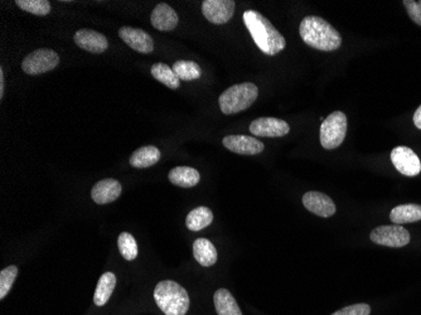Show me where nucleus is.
I'll use <instances>...</instances> for the list:
<instances>
[{
  "label": "nucleus",
  "mask_w": 421,
  "mask_h": 315,
  "mask_svg": "<svg viewBox=\"0 0 421 315\" xmlns=\"http://www.w3.org/2000/svg\"><path fill=\"white\" fill-rule=\"evenodd\" d=\"M244 22L259 49L265 54L275 56L287 46L285 38L263 14L255 11H246Z\"/></svg>",
  "instance_id": "f257e3e1"
},
{
  "label": "nucleus",
  "mask_w": 421,
  "mask_h": 315,
  "mask_svg": "<svg viewBox=\"0 0 421 315\" xmlns=\"http://www.w3.org/2000/svg\"><path fill=\"white\" fill-rule=\"evenodd\" d=\"M299 33L305 44L318 51L331 52L342 44V37L331 24L316 16L305 17L299 25Z\"/></svg>",
  "instance_id": "f03ea898"
},
{
  "label": "nucleus",
  "mask_w": 421,
  "mask_h": 315,
  "mask_svg": "<svg viewBox=\"0 0 421 315\" xmlns=\"http://www.w3.org/2000/svg\"><path fill=\"white\" fill-rule=\"evenodd\" d=\"M154 300L165 315H186L191 304L187 290L172 280H163L157 284Z\"/></svg>",
  "instance_id": "7ed1b4c3"
},
{
  "label": "nucleus",
  "mask_w": 421,
  "mask_h": 315,
  "mask_svg": "<svg viewBox=\"0 0 421 315\" xmlns=\"http://www.w3.org/2000/svg\"><path fill=\"white\" fill-rule=\"evenodd\" d=\"M258 96V86L251 82H244L231 86L220 95L218 104L225 115H234L249 109L256 101Z\"/></svg>",
  "instance_id": "20e7f679"
},
{
  "label": "nucleus",
  "mask_w": 421,
  "mask_h": 315,
  "mask_svg": "<svg viewBox=\"0 0 421 315\" xmlns=\"http://www.w3.org/2000/svg\"><path fill=\"white\" fill-rule=\"evenodd\" d=\"M321 138V145L332 150L336 149L345 141L347 134V117L342 111H334L321 125L319 131Z\"/></svg>",
  "instance_id": "39448f33"
},
{
  "label": "nucleus",
  "mask_w": 421,
  "mask_h": 315,
  "mask_svg": "<svg viewBox=\"0 0 421 315\" xmlns=\"http://www.w3.org/2000/svg\"><path fill=\"white\" fill-rule=\"evenodd\" d=\"M59 64V56L49 48L35 49L22 62V70L30 76H38L54 70Z\"/></svg>",
  "instance_id": "423d86ee"
},
{
  "label": "nucleus",
  "mask_w": 421,
  "mask_h": 315,
  "mask_svg": "<svg viewBox=\"0 0 421 315\" xmlns=\"http://www.w3.org/2000/svg\"><path fill=\"white\" fill-rule=\"evenodd\" d=\"M371 241L377 245L386 246V247H404L409 245V231L403 226H380L374 228L369 234Z\"/></svg>",
  "instance_id": "0eeeda50"
},
{
  "label": "nucleus",
  "mask_w": 421,
  "mask_h": 315,
  "mask_svg": "<svg viewBox=\"0 0 421 315\" xmlns=\"http://www.w3.org/2000/svg\"><path fill=\"white\" fill-rule=\"evenodd\" d=\"M391 162L395 168L406 177L420 174L421 162L416 153L408 146H398L391 152Z\"/></svg>",
  "instance_id": "6e6552de"
},
{
  "label": "nucleus",
  "mask_w": 421,
  "mask_h": 315,
  "mask_svg": "<svg viewBox=\"0 0 421 315\" xmlns=\"http://www.w3.org/2000/svg\"><path fill=\"white\" fill-rule=\"evenodd\" d=\"M202 13L206 19L213 24H225L234 17V0H205Z\"/></svg>",
  "instance_id": "1a4fd4ad"
},
{
  "label": "nucleus",
  "mask_w": 421,
  "mask_h": 315,
  "mask_svg": "<svg viewBox=\"0 0 421 315\" xmlns=\"http://www.w3.org/2000/svg\"><path fill=\"white\" fill-rule=\"evenodd\" d=\"M289 131L287 121L276 117H259L250 124V133L263 138H281Z\"/></svg>",
  "instance_id": "9d476101"
},
{
  "label": "nucleus",
  "mask_w": 421,
  "mask_h": 315,
  "mask_svg": "<svg viewBox=\"0 0 421 315\" xmlns=\"http://www.w3.org/2000/svg\"><path fill=\"white\" fill-rule=\"evenodd\" d=\"M223 144L230 152L240 155H256L265 148L263 143L250 135H228L223 138Z\"/></svg>",
  "instance_id": "9b49d317"
},
{
  "label": "nucleus",
  "mask_w": 421,
  "mask_h": 315,
  "mask_svg": "<svg viewBox=\"0 0 421 315\" xmlns=\"http://www.w3.org/2000/svg\"><path fill=\"white\" fill-rule=\"evenodd\" d=\"M119 37L136 52L148 54L152 53L154 49L152 37L139 28L121 27L119 30Z\"/></svg>",
  "instance_id": "f8f14e48"
},
{
  "label": "nucleus",
  "mask_w": 421,
  "mask_h": 315,
  "mask_svg": "<svg viewBox=\"0 0 421 315\" xmlns=\"http://www.w3.org/2000/svg\"><path fill=\"white\" fill-rule=\"evenodd\" d=\"M303 205L305 208L314 213L316 216L327 217L333 216L336 213V205L332 198L321 192H307L303 196Z\"/></svg>",
  "instance_id": "ddd939ff"
},
{
  "label": "nucleus",
  "mask_w": 421,
  "mask_h": 315,
  "mask_svg": "<svg viewBox=\"0 0 421 315\" xmlns=\"http://www.w3.org/2000/svg\"><path fill=\"white\" fill-rule=\"evenodd\" d=\"M75 43L82 49L96 54L105 52L109 47V42L105 35L93 30H77L75 35Z\"/></svg>",
  "instance_id": "4468645a"
},
{
  "label": "nucleus",
  "mask_w": 421,
  "mask_h": 315,
  "mask_svg": "<svg viewBox=\"0 0 421 315\" xmlns=\"http://www.w3.org/2000/svg\"><path fill=\"white\" fill-rule=\"evenodd\" d=\"M121 194V184L117 179H102L95 184L91 197L97 205H107L117 201Z\"/></svg>",
  "instance_id": "2eb2a0df"
},
{
  "label": "nucleus",
  "mask_w": 421,
  "mask_h": 315,
  "mask_svg": "<svg viewBox=\"0 0 421 315\" xmlns=\"http://www.w3.org/2000/svg\"><path fill=\"white\" fill-rule=\"evenodd\" d=\"M150 22L155 30L170 32L178 25L179 18L172 6L165 3H160L154 8L150 16Z\"/></svg>",
  "instance_id": "dca6fc26"
},
{
  "label": "nucleus",
  "mask_w": 421,
  "mask_h": 315,
  "mask_svg": "<svg viewBox=\"0 0 421 315\" xmlns=\"http://www.w3.org/2000/svg\"><path fill=\"white\" fill-rule=\"evenodd\" d=\"M170 183L182 188H192L198 184L201 174L197 170L191 167H176L168 174Z\"/></svg>",
  "instance_id": "f3484780"
},
{
  "label": "nucleus",
  "mask_w": 421,
  "mask_h": 315,
  "mask_svg": "<svg viewBox=\"0 0 421 315\" xmlns=\"http://www.w3.org/2000/svg\"><path fill=\"white\" fill-rule=\"evenodd\" d=\"M159 160H160V152L158 148L153 145L141 146L133 153V155L130 158V165L134 168L144 170L155 165Z\"/></svg>",
  "instance_id": "a211bd4d"
},
{
  "label": "nucleus",
  "mask_w": 421,
  "mask_h": 315,
  "mask_svg": "<svg viewBox=\"0 0 421 315\" xmlns=\"http://www.w3.org/2000/svg\"><path fill=\"white\" fill-rule=\"evenodd\" d=\"M194 258L203 268H210L217 263V250L210 239H198L194 244Z\"/></svg>",
  "instance_id": "6ab92c4d"
},
{
  "label": "nucleus",
  "mask_w": 421,
  "mask_h": 315,
  "mask_svg": "<svg viewBox=\"0 0 421 315\" xmlns=\"http://www.w3.org/2000/svg\"><path fill=\"white\" fill-rule=\"evenodd\" d=\"M213 303L218 315H242L239 304L227 289H218L213 295Z\"/></svg>",
  "instance_id": "aec40b11"
},
{
  "label": "nucleus",
  "mask_w": 421,
  "mask_h": 315,
  "mask_svg": "<svg viewBox=\"0 0 421 315\" xmlns=\"http://www.w3.org/2000/svg\"><path fill=\"white\" fill-rule=\"evenodd\" d=\"M117 286V276L112 273H105L99 279L95 290L94 303L97 307H104L112 295Z\"/></svg>",
  "instance_id": "412c9836"
},
{
  "label": "nucleus",
  "mask_w": 421,
  "mask_h": 315,
  "mask_svg": "<svg viewBox=\"0 0 421 315\" xmlns=\"http://www.w3.org/2000/svg\"><path fill=\"white\" fill-rule=\"evenodd\" d=\"M390 218L395 225H405V223L421 221V206L414 205V203L396 206L391 210Z\"/></svg>",
  "instance_id": "4be33fe9"
},
{
  "label": "nucleus",
  "mask_w": 421,
  "mask_h": 315,
  "mask_svg": "<svg viewBox=\"0 0 421 315\" xmlns=\"http://www.w3.org/2000/svg\"><path fill=\"white\" fill-rule=\"evenodd\" d=\"M212 221H213L212 210L205 206H199L188 213L186 226L188 230L197 232V231H201L207 226H210Z\"/></svg>",
  "instance_id": "5701e85b"
},
{
  "label": "nucleus",
  "mask_w": 421,
  "mask_h": 315,
  "mask_svg": "<svg viewBox=\"0 0 421 315\" xmlns=\"http://www.w3.org/2000/svg\"><path fill=\"white\" fill-rule=\"evenodd\" d=\"M152 76L157 80V81L162 82L167 88H172V90H177L181 86V80L178 78L174 71L168 64H153Z\"/></svg>",
  "instance_id": "b1692460"
},
{
  "label": "nucleus",
  "mask_w": 421,
  "mask_h": 315,
  "mask_svg": "<svg viewBox=\"0 0 421 315\" xmlns=\"http://www.w3.org/2000/svg\"><path fill=\"white\" fill-rule=\"evenodd\" d=\"M172 69L178 78L183 81H194L202 75V70H201L199 64H196L194 61H183V59L177 61Z\"/></svg>",
  "instance_id": "393cba45"
},
{
  "label": "nucleus",
  "mask_w": 421,
  "mask_h": 315,
  "mask_svg": "<svg viewBox=\"0 0 421 315\" xmlns=\"http://www.w3.org/2000/svg\"><path fill=\"white\" fill-rule=\"evenodd\" d=\"M117 246H119V251L121 254V256L128 261L135 260L139 254L138 244L135 241L134 236L129 232H123V234H119Z\"/></svg>",
  "instance_id": "a878e982"
},
{
  "label": "nucleus",
  "mask_w": 421,
  "mask_h": 315,
  "mask_svg": "<svg viewBox=\"0 0 421 315\" xmlns=\"http://www.w3.org/2000/svg\"><path fill=\"white\" fill-rule=\"evenodd\" d=\"M16 4L25 12L41 17H45L51 12V3L47 0H17Z\"/></svg>",
  "instance_id": "bb28decb"
},
{
  "label": "nucleus",
  "mask_w": 421,
  "mask_h": 315,
  "mask_svg": "<svg viewBox=\"0 0 421 315\" xmlns=\"http://www.w3.org/2000/svg\"><path fill=\"white\" fill-rule=\"evenodd\" d=\"M17 276L18 268L14 265L1 270V273H0V299L1 300L6 298L8 292H11Z\"/></svg>",
  "instance_id": "cd10ccee"
},
{
  "label": "nucleus",
  "mask_w": 421,
  "mask_h": 315,
  "mask_svg": "<svg viewBox=\"0 0 421 315\" xmlns=\"http://www.w3.org/2000/svg\"><path fill=\"white\" fill-rule=\"evenodd\" d=\"M371 314V307L369 304H353L350 307H345L343 309L337 310L336 313L331 315H369Z\"/></svg>",
  "instance_id": "c85d7f7f"
},
{
  "label": "nucleus",
  "mask_w": 421,
  "mask_h": 315,
  "mask_svg": "<svg viewBox=\"0 0 421 315\" xmlns=\"http://www.w3.org/2000/svg\"><path fill=\"white\" fill-rule=\"evenodd\" d=\"M403 3H404L405 8H406L411 20L421 27V0L420 1L404 0Z\"/></svg>",
  "instance_id": "c756f323"
},
{
  "label": "nucleus",
  "mask_w": 421,
  "mask_h": 315,
  "mask_svg": "<svg viewBox=\"0 0 421 315\" xmlns=\"http://www.w3.org/2000/svg\"><path fill=\"white\" fill-rule=\"evenodd\" d=\"M414 124H415L416 128L421 130V105L419 106V109L414 114Z\"/></svg>",
  "instance_id": "7c9ffc66"
},
{
  "label": "nucleus",
  "mask_w": 421,
  "mask_h": 315,
  "mask_svg": "<svg viewBox=\"0 0 421 315\" xmlns=\"http://www.w3.org/2000/svg\"><path fill=\"white\" fill-rule=\"evenodd\" d=\"M4 95V73L3 70H0V97Z\"/></svg>",
  "instance_id": "2f4dec72"
}]
</instances>
